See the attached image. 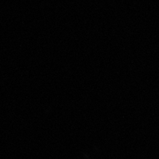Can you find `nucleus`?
Here are the masks:
<instances>
[]
</instances>
